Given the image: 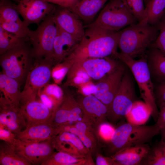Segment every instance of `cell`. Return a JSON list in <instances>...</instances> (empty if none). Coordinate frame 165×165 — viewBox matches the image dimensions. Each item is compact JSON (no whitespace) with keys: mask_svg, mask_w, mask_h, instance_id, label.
<instances>
[{"mask_svg":"<svg viewBox=\"0 0 165 165\" xmlns=\"http://www.w3.org/2000/svg\"><path fill=\"white\" fill-rule=\"evenodd\" d=\"M54 138L57 140L70 143L82 155L86 156L91 152L85 146L79 138L74 134L67 132H61L59 133Z\"/></svg>","mask_w":165,"mask_h":165,"instance_id":"cell-35","label":"cell"},{"mask_svg":"<svg viewBox=\"0 0 165 165\" xmlns=\"http://www.w3.org/2000/svg\"><path fill=\"white\" fill-rule=\"evenodd\" d=\"M138 22L147 21L144 0H122Z\"/></svg>","mask_w":165,"mask_h":165,"instance_id":"cell-33","label":"cell"},{"mask_svg":"<svg viewBox=\"0 0 165 165\" xmlns=\"http://www.w3.org/2000/svg\"><path fill=\"white\" fill-rule=\"evenodd\" d=\"M35 65L28 73L20 102L37 98L41 90L48 84L52 75V60L46 59L35 60Z\"/></svg>","mask_w":165,"mask_h":165,"instance_id":"cell-9","label":"cell"},{"mask_svg":"<svg viewBox=\"0 0 165 165\" xmlns=\"http://www.w3.org/2000/svg\"><path fill=\"white\" fill-rule=\"evenodd\" d=\"M74 123L78 130L77 136L85 146L92 153L97 151L100 146L97 132L90 124L82 120Z\"/></svg>","mask_w":165,"mask_h":165,"instance_id":"cell-25","label":"cell"},{"mask_svg":"<svg viewBox=\"0 0 165 165\" xmlns=\"http://www.w3.org/2000/svg\"><path fill=\"white\" fill-rule=\"evenodd\" d=\"M154 92L157 105L165 104V81L157 83Z\"/></svg>","mask_w":165,"mask_h":165,"instance_id":"cell-39","label":"cell"},{"mask_svg":"<svg viewBox=\"0 0 165 165\" xmlns=\"http://www.w3.org/2000/svg\"><path fill=\"white\" fill-rule=\"evenodd\" d=\"M115 129L111 125L107 122L102 123L99 127L98 130L100 139L101 138L105 142V143L109 142Z\"/></svg>","mask_w":165,"mask_h":165,"instance_id":"cell-38","label":"cell"},{"mask_svg":"<svg viewBox=\"0 0 165 165\" xmlns=\"http://www.w3.org/2000/svg\"><path fill=\"white\" fill-rule=\"evenodd\" d=\"M108 0H81L70 10L81 20L89 24Z\"/></svg>","mask_w":165,"mask_h":165,"instance_id":"cell-23","label":"cell"},{"mask_svg":"<svg viewBox=\"0 0 165 165\" xmlns=\"http://www.w3.org/2000/svg\"><path fill=\"white\" fill-rule=\"evenodd\" d=\"M53 12L46 17L36 30L31 31L29 40L35 60L46 59L53 62V45L57 29L53 18Z\"/></svg>","mask_w":165,"mask_h":165,"instance_id":"cell-7","label":"cell"},{"mask_svg":"<svg viewBox=\"0 0 165 165\" xmlns=\"http://www.w3.org/2000/svg\"><path fill=\"white\" fill-rule=\"evenodd\" d=\"M84 35L72 54L66 60L86 58L115 57L118 53L119 31H113L95 26H84Z\"/></svg>","mask_w":165,"mask_h":165,"instance_id":"cell-1","label":"cell"},{"mask_svg":"<svg viewBox=\"0 0 165 165\" xmlns=\"http://www.w3.org/2000/svg\"><path fill=\"white\" fill-rule=\"evenodd\" d=\"M49 2L66 8L70 10L81 0H44Z\"/></svg>","mask_w":165,"mask_h":165,"instance_id":"cell-41","label":"cell"},{"mask_svg":"<svg viewBox=\"0 0 165 165\" xmlns=\"http://www.w3.org/2000/svg\"><path fill=\"white\" fill-rule=\"evenodd\" d=\"M53 51V65L60 63L74 51L80 41L56 26Z\"/></svg>","mask_w":165,"mask_h":165,"instance_id":"cell-19","label":"cell"},{"mask_svg":"<svg viewBox=\"0 0 165 165\" xmlns=\"http://www.w3.org/2000/svg\"><path fill=\"white\" fill-rule=\"evenodd\" d=\"M56 26L81 40L85 31L82 21L69 9L58 5L53 13Z\"/></svg>","mask_w":165,"mask_h":165,"instance_id":"cell-16","label":"cell"},{"mask_svg":"<svg viewBox=\"0 0 165 165\" xmlns=\"http://www.w3.org/2000/svg\"><path fill=\"white\" fill-rule=\"evenodd\" d=\"M158 143L165 153V142L161 140Z\"/></svg>","mask_w":165,"mask_h":165,"instance_id":"cell-46","label":"cell"},{"mask_svg":"<svg viewBox=\"0 0 165 165\" xmlns=\"http://www.w3.org/2000/svg\"><path fill=\"white\" fill-rule=\"evenodd\" d=\"M20 108L26 121L27 127L49 122L53 113L52 110L37 98L21 102Z\"/></svg>","mask_w":165,"mask_h":165,"instance_id":"cell-18","label":"cell"},{"mask_svg":"<svg viewBox=\"0 0 165 165\" xmlns=\"http://www.w3.org/2000/svg\"><path fill=\"white\" fill-rule=\"evenodd\" d=\"M140 165H165V153L159 143L150 147Z\"/></svg>","mask_w":165,"mask_h":165,"instance_id":"cell-32","label":"cell"},{"mask_svg":"<svg viewBox=\"0 0 165 165\" xmlns=\"http://www.w3.org/2000/svg\"><path fill=\"white\" fill-rule=\"evenodd\" d=\"M96 164L97 165H113V161L111 157L105 156L99 153L96 155Z\"/></svg>","mask_w":165,"mask_h":165,"instance_id":"cell-44","label":"cell"},{"mask_svg":"<svg viewBox=\"0 0 165 165\" xmlns=\"http://www.w3.org/2000/svg\"><path fill=\"white\" fill-rule=\"evenodd\" d=\"M57 134V128L49 122L28 126L16 134V138L25 142H39L52 140Z\"/></svg>","mask_w":165,"mask_h":165,"instance_id":"cell-20","label":"cell"},{"mask_svg":"<svg viewBox=\"0 0 165 165\" xmlns=\"http://www.w3.org/2000/svg\"><path fill=\"white\" fill-rule=\"evenodd\" d=\"M118 48L121 53L135 58L144 55L159 34L156 26L138 22L119 31Z\"/></svg>","mask_w":165,"mask_h":165,"instance_id":"cell-2","label":"cell"},{"mask_svg":"<svg viewBox=\"0 0 165 165\" xmlns=\"http://www.w3.org/2000/svg\"><path fill=\"white\" fill-rule=\"evenodd\" d=\"M126 69L122 81L107 114V119L113 124L125 117L137 100L135 79L131 71Z\"/></svg>","mask_w":165,"mask_h":165,"instance_id":"cell-8","label":"cell"},{"mask_svg":"<svg viewBox=\"0 0 165 165\" xmlns=\"http://www.w3.org/2000/svg\"><path fill=\"white\" fill-rule=\"evenodd\" d=\"M42 89V90L53 101L56 108L62 100L64 96L63 90L54 84H48Z\"/></svg>","mask_w":165,"mask_h":165,"instance_id":"cell-36","label":"cell"},{"mask_svg":"<svg viewBox=\"0 0 165 165\" xmlns=\"http://www.w3.org/2000/svg\"><path fill=\"white\" fill-rule=\"evenodd\" d=\"M17 4L11 0H0V21L6 22L23 23L20 19Z\"/></svg>","mask_w":165,"mask_h":165,"instance_id":"cell-30","label":"cell"},{"mask_svg":"<svg viewBox=\"0 0 165 165\" xmlns=\"http://www.w3.org/2000/svg\"><path fill=\"white\" fill-rule=\"evenodd\" d=\"M16 138V134L5 128H0V139L4 142L13 144Z\"/></svg>","mask_w":165,"mask_h":165,"instance_id":"cell-40","label":"cell"},{"mask_svg":"<svg viewBox=\"0 0 165 165\" xmlns=\"http://www.w3.org/2000/svg\"><path fill=\"white\" fill-rule=\"evenodd\" d=\"M62 100L54 111L50 123L54 127L68 123H74L82 120L83 113L73 95L64 90Z\"/></svg>","mask_w":165,"mask_h":165,"instance_id":"cell-11","label":"cell"},{"mask_svg":"<svg viewBox=\"0 0 165 165\" xmlns=\"http://www.w3.org/2000/svg\"><path fill=\"white\" fill-rule=\"evenodd\" d=\"M116 58L123 63L132 73L138 86L141 97L152 111L151 116L156 122L159 112L154 94L152 81L145 55L138 60L118 52Z\"/></svg>","mask_w":165,"mask_h":165,"instance_id":"cell-4","label":"cell"},{"mask_svg":"<svg viewBox=\"0 0 165 165\" xmlns=\"http://www.w3.org/2000/svg\"><path fill=\"white\" fill-rule=\"evenodd\" d=\"M147 22L156 26L165 15V0H150L145 6Z\"/></svg>","mask_w":165,"mask_h":165,"instance_id":"cell-29","label":"cell"},{"mask_svg":"<svg viewBox=\"0 0 165 165\" xmlns=\"http://www.w3.org/2000/svg\"><path fill=\"white\" fill-rule=\"evenodd\" d=\"M150 146L147 143L123 149L110 156L113 165H140Z\"/></svg>","mask_w":165,"mask_h":165,"instance_id":"cell-21","label":"cell"},{"mask_svg":"<svg viewBox=\"0 0 165 165\" xmlns=\"http://www.w3.org/2000/svg\"><path fill=\"white\" fill-rule=\"evenodd\" d=\"M160 110L156 121L160 132L165 131V104L159 105Z\"/></svg>","mask_w":165,"mask_h":165,"instance_id":"cell-42","label":"cell"},{"mask_svg":"<svg viewBox=\"0 0 165 165\" xmlns=\"http://www.w3.org/2000/svg\"><path fill=\"white\" fill-rule=\"evenodd\" d=\"M56 6L44 0H20L17 7L25 24L28 27L33 24L38 25L53 12Z\"/></svg>","mask_w":165,"mask_h":165,"instance_id":"cell-15","label":"cell"},{"mask_svg":"<svg viewBox=\"0 0 165 165\" xmlns=\"http://www.w3.org/2000/svg\"><path fill=\"white\" fill-rule=\"evenodd\" d=\"M160 133L157 123L150 125H138L127 123L115 129L110 141L105 143L107 156L110 157L127 147L150 143Z\"/></svg>","mask_w":165,"mask_h":165,"instance_id":"cell-3","label":"cell"},{"mask_svg":"<svg viewBox=\"0 0 165 165\" xmlns=\"http://www.w3.org/2000/svg\"><path fill=\"white\" fill-rule=\"evenodd\" d=\"M29 40L0 55V64L2 72L14 79L20 84L32 68L34 58Z\"/></svg>","mask_w":165,"mask_h":165,"instance_id":"cell-5","label":"cell"},{"mask_svg":"<svg viewBox=\"0 0 165 165\" xmlns=\"http://www.w3.org/2000/svg\"><path fill=\"white\" fill-rule=\"evenodd\" d=\"M145 53L153 82L157 83L165 81V53L152 46L147 50Z\"/></svg>","mask_w":165,"mask_h":165,"instance_id":"cell-22","label":"cell"},{"mask_svg":"<svg viewBox=\"0 0 165 165\" xmlns=\"http://www.w3.org/2000/svg\"><path fill=\"white\" fill-rule=\"evenodd\" d=\"M83 88H82V91L83 93L85 95H88L91 94H94L95 90V84H90L89 83L87 84L86 83V85L85 86L84 85Z\"/></svg>","mask_w":165,"mask_h":165,"instance_id":"cell-45","label":"cell"},{"mask_svg":"<svg viewBox=\"0 0 165 165\" xmlns=\"http://www.w3.org/2000/svg\"><path fill=\"white\" fill-rule=\"evenodd\" d=\"M27 126L20 107L0 97V128H6L16 134Z\"/></svg>","mask_w":165,"mask_h":165,"instance_id":"cell-17","label":"cell"},{"mask_svg":"<svg viewBox=\"0 0 165 165\" xmlns=\"http://www.w3.org/2000/svg\"><path fill=\"white\" fill-rule=\"evenodd\" d=\"M138 22L122 0H109L97 18L86 26L117 31Z\"/></svg>","mask_w":165,"mask_h":165,"instance_id":"cell-6","label":"cell"},{"mask_svg":"<svg viewBox=\"0 0 165 165\" xmlns=\"http://www.w3.org/2000/svg\"><path fill=\"white\" fill-rule=\"evenodd\" d=\"M125 70L124 66L120 64L94 84V95L106 106L108 111L119 88Z\"/></svg>","mask_w":165,"mask_h":165,"instance_id":"cell-12","label":"cell"},{"mask_svg":"<svg viewBox=\"0 0 165 165\" xmlns=\"http://www.w3.org/2000/svg\"><path fill=\"white\" fill-rule=\"evenodd\" d=\"M0 26L9 32L28 40H29L31 30L25 25L24 22L10 23L0 21Z\"/></svg>","mask_w":165,"mask_h":165,"instance_id":"cell-34","label":"cell"},{"mask_svg":"<svg viewBox=\"0 0 165 165\" xmlns=\"http://www.w3.org/2000/svg\"><path fill=\"white\" fill-rule=\"evenodd\" d=\"M28 40L9 32L0 26V55Z\"/></svg>","mask_w":165,"mask_h":165,"instance_id":"cell-31","label":"cell"},{"mask_svg":"<svg viewBox=\"0 0 165 165\" xmlns=\"http://www.w3.org/2000/svg\"><path fill=\"white\" fill-rule=\"evenodd\" d=\"M52 140L28 142L16 138L13 144L16 153L31 165H41L55 152Z\"/></svg>","mask_w":165,"mask_h":165,"instance_id":"cell-10","label":"cell"},{"mask_svg":"<svg viewBox=\"0 0 165 165\" xmlns=\"http://www.w3.org/2000/svg\"><path fill=\"white\" fill-rule=\"evenodd\" d=\"M161 135V140L165 142V131L160 132Z\"/></svg>","mask_w":165,"mask_h":165,"instance_id":"cell-47","label":"cell"},{"mask_svg":"<svg viewBox=\"0 0 165 165\" xmlns=\"http://www.w3.org/2000/svg\"><path fill=\"white\" fill-rule=\"evenodd\" d=\"M159 34L151 46L156 48L165 53V15L157 25Z\"/></svg>","mask_w":165,"mask_h":165,"instance_id":"cell-37","label":"cell"},{"mask_svg":"<svg viewBox=\"0 0 165 165\" xmlns=\"http://www.w3.org/2000/svg\"><path fill=\"white\" fill-rule=\"evenodd\" d=\"M38 97L39 100L53 112L55 109V106L53 101L49 97L41 90Z\"/></svg>","mask_w":165,"mask_h":165,"instance_id":"cell-43","label":"cell"},{"mask_svg":"<svg viewBox=\"0 0 165 165\" xmlns=\"http://www.w3.org/2000/svg\"><path fill=\"white\" fill-rule=\"evenodd\" d=\"M86 156H78L61 151L55 152L42 165H86Z\"/></svg>","mask_w":165,"mask_h":165,"instance_id":"cell-27","label":"cell"},{"mask_svg":"<svg viewBox=\"0 0 165 165\" xmlns=\"http://www.w3.org/2000/svg\"><path fill=\"white\" fill-rule=\"evenodd\" d=\"M113 56L103 58H86L72 60L71 66L86 72L91 79L99 80L119 65Z\"/></svg>","mask_w":165,"mask_h":165,"instance_id":"cell-13","label":"cell"},{"mask_svg":"<svg viewBox=\"0 0 165 165\" xmlns=\"http://www.w3.org/2000/svg\"><path fill=\"white\" fill-rule=\"evenodd\" d=\"M77 101L82 112V120L90 124L98 133L100 125L108 120L107 107L92 94L80 96Z\"/></svg>","mask_w":165,"mask_h":165,"instance_id":"cell-14","label":"cell"},{"mask_svg":"<svg viewBox=\"0 0 165 165\" xmlns=\"http://www.w3.org/2000/svg\"><path fill=\"white\" fill-rule=\"evenodd\" d=\"M13 1V2H16L18 3V2H19L20 0H11Z\"/></svg>","mask_w":165,"mask_h":165,"instance_id":"cell-49","label":"cell"},{"mask_svg":"<svg viewBox=\"0 0 165 165\" xmlns=\"http://www.w3.org/2000/svg\"><path fill=\"white\" fill-rule=\"evenodd\" d=\"M20 83L2 72L0 74V97L19 107L21 98Z\"/></svg>","mask_w":165,"mask_h":165,"instance_id":"cell-24","label":"cell"},{"mask_svg":"<svg viewBox=\"0 0 165 165\" xmlns=\"http://www.w3.org/2000/svg\"><path fill=\"white\" fill-rule=\"evenodd\" d=\"M150 0H144L145 6Z\"/></svg>","mask_w":165,"mask_h":165,"instance_id":"cell-48","label":"cell"},{"mask_svg":"<svg viewBox=\"0 0 165 165\" xmlns=\"http://www.w3.org/2000/svg\"><path fill=\"white\" fill-rule=\"evenodd\" d=\"M152 113L151 109L145 102L137 100L125 117L128 123L143 125L148 120Z\"/></svg>","mask_w":165,"mask_h":165,"instance_id":"cell-26","label":"cell"},{"mask_svg":"<svg viewBox=\"0 0 165 165\" xmlns=\"http://www.w3.org/2000/svg\"><path fill=\"white\" fill-rule=\"evenodd\" d=\"M0 165H30L16 152L13 144L4 142L0 145Z\"/></svg>","mask_w":165,"mask_h":165,"instance_id":"cell-28","label":"cell"}]
</instances>
